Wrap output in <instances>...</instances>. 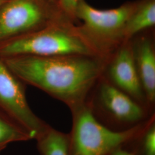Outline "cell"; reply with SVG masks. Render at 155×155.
<instances>
[{"label":"cell","instance_id":"1","mask_svg":"<svg viewBox=\"0 0 155 155\" xmlns=\"http://www.w3.org/2000/svg\"><path fill=\"white\" fill-rule=\"evenodd\" d=\"M2 59L22 82L41 90L70 110L86 101L103 75L107 59L90 55L17 56Z\"/></svg>","mask_w":155,"mask_h":155},{"label":"cell","instance_id":"2","mask_svg":"<svg viewBox=\"0 0 155 155\" xmlns=\"http://www.w3.org/2000/svg\"><path fill=\"white\" fill-rule=\"evenodd\" d=\"M70 55L98 56L80 34L77 25L68 21L55 22L38 31L0 43L1 58Z\"/></svg>","mask_w":155,"mask_h":155},{"label":"cell","instance_id":"3","mask_svg":"<svg viewBox=\"0 0 155 155\" xmlns=\"http://www.w3.org/2000/svg\"><path fill=\"white\" fill-rule=\"evenodd\" d=\"M136 1L110 9H99L80 0L76 11L78 30L97 55L108 59L125 40V28Z\"/></svg>","mask_w":155,"mask_h":155},{"label":"cell","instance_id":"4","mask_svg":"<svg viewBox=\"0 0 155 155\" xmlns=\"http://www.w3.org/2000/svg\"><path fill=\"white\" fill-rule=\"evenodd\" d=\"M70 111L72 121L68 133V155H110L131 141L148 120L127 130L116 131L98 121L86 102Z\"/></svg>","mask_w":155,"mask_h":155},{"label":"cell","instance_id":"5","mask_svg":"<svg viewBox=\"0 0 155 155\" xmlns=\"http://www.w3.org/2000/svg\"><path fill=\"white\" fill-rule=\"evenodd\" d=\"M86 102L98 121L116 131L130 129L155 114L111 84L103 75Z\"/></svg>","mask_w":155,"mask_h":155},{"label":"cell","instance_id":"6","mask_svg":"<svg viewBox=\"0 0 155 155\" xmlns=\"http://www.w3.org/2000/svg\"><path fill=\"white\" fill-rule=\"evenodd\" d=\"M61 21L71 22L59 8L39 0H7L0 7V43Z\"/></svg>","mask_w":155,"mask_h":155},{"label":"cell","instance_id":"7","mask_svg":"<svg viewBox=\"0 0 155 155\" xmlns=\"http://www.w3.org/2000/svg\"><path fill=\"white\" fill-rule=\"evenodd\" d=\"M22 82L0 58V107L19 122L35 140L50 125L32 110Z\"/></svg>","mask_w":155,"mask_h":155},{"label":"cell","instance_id":"8","mask_svg":"<svg viewBox=\"0 0 155 155\" xmlns=\"http://www.w3.org/2000/svg\"><path fill=\"white\" fill-rule=\"evenodd\" d=\"M103 76L149 110L133 59L130 40L124 42L108 58Z\"/></svg>","mask_w":155,"mask_h":155},{"label":"cell","instance_id":"9","mask_svg":"<svg viewBox=\"0 0 155 155\" xmlns=\"http://www.w3.org/2000/svg\"><path fill=\"white\" fill-rule=\"evenodd\" d=\"M152 30L137 34L130 41L148 109L151 113H155V45Z\"/></svg>","mask_w":155,"mask_h":155},{"label":"cell","instance_id":"10","mask_svg":"<svg viewBox=\"0 0 155 155\" xmlns=\"http://www.w3.org/2000/svg\"><path fill=\"white\" fill-rule=\"evenodd\" d=\"M155 26V0H136V5L128 19L125 40Z\"/></svg>","mask_w":155,"mask_h":155},{"label":"cell","instance_id":"11","mask_svg":"<svg viewBox=\"0 0 155 155\" xmlns=\"http://www.w3.org/2000/svg\"><path fill=\"white\" fill-rule=\"evenodd\" d=\"M35 140L41 155H68V133L49 125Z\"/></svg>","mask_w":155,"mask_h":155},{"label":"cell","instance_id":"12","mask_svg":"<svg viewBox=\"0 0 155 155\" xmlns=\"http://www.w3.org/2000/svg\"><path fill=\"white\" fill-rule=\"evenodd\" d=\"M33 140L31 134L16 120L0 107V147L9 144Z\"/></svg>","mask_w":155,"mask_h":155},{"label":"cell","instance_id":"13","mask_svg":"<svg viewBox=\"0 0 155 155\" xmlns=\"http://www.w3.org/2000/svg\"><path fill=\"white\" fill-rule=\"evenodd\" d=\"M124 147L135 155H155V115L152 114L144 127Z\"/></svg>","mask_w":155,"mask_h":155},{"label":"cell","instance_id":"14","mask_svg":"<svg viewBox=\"0 0 155 155\" xmlns=\"http://www.w3.org/2000/svg\"><path fill=\"white\" fill-rule=\"evenodd\" d=\"M62 13L75 25L79 22L76 17V11L80 0H56Z\"/></svg>","mask_w":155,"mask_h":155},{"label":"cell","instance_id":"15","mask_svg":"<svg viewBox=\"0 0 155 155\" xmlns=\"http://www.w3.org/2000/svg\"><path fill=\"white\" fill-rule=\"evenodd\" d=\"M110 155H135L131 150L126 148L125 147H121L114 150Z\"/></svg>","mask_w":155,"mask_h":155},{"label":"cell","instance_id":"16","mask_svg":"<svg viewBox=\"0 0 155 155\" xmlns=\"http://www.w3.org/2000/svg\"><path fill=\"white\" fill-rule=\"evenodd\" d=\"M39 1L44 2L45 4H47L48 5H50L52 6H54V7H57V8H59L56 0H39Z\"/></svg>","mask_w":155,"mask_h":155},{"label":"cell","instance_id":"17","mask_svg":"<svg viewBox=\"0 0 155 155\" xmlns=\"http://www.w3.org/2000/svg\"><path fill=\"white\" fill-rule=\"evenodd\" d=\"M7 0H0V7Z\"/></svg>","mask_w":155,"mask_h":155},{"label":"cell","instance_id":"18","mask_svg":"<svg viewBox=\"0 0 155 155\" xmlns=\"http://www.w3.org/2000/svg\"><path fill=\"white\" fill-rule=\"evenodd\" d=\"M5 148V147H0V153Z\"/></svg>","mask_w":155,"mask_h":155}]
</instances>
